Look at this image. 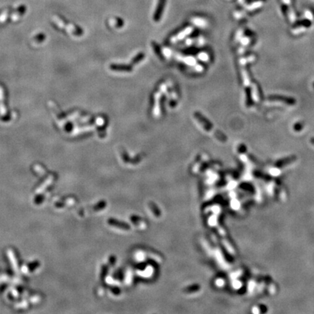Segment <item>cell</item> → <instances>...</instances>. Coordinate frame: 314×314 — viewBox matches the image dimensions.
Returning <instances> with one entry per match:
<instances>
[{"label":"cell","mask_w":314,"mask_h":314,"mask_svg":"<svg viewBox=\"0 0 314 314\" xmlns=\"http://www.w3.org/2000/svg\"><path fill=\"white\" fill-rule=\"evenodd\" d=\"M166 0H159V2H158V8L156 9V13H155L154 16V19L155 21H157L160 19L161 16V13H162V10L164 9V4H165Z\"/></svg>","instance_id":"6da1fadb"},{"label":"cell","mask_w":314,"mask_h":314,"mask_svg":"<svg viewBox=\"0 0 314 314\" xmlns=\"http://www.w3.org/2000/svg\"><path fill=\"white\" fill-rule=\"evenodd\" d=\"M111 68L112 69L115 70V71H121V69H122L121 71H130L132 70V68L129 66H125V65H111Z\"/></svg>","instance_id":"7a4b0ae2"}]
</instances>
